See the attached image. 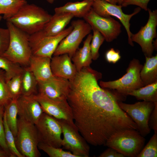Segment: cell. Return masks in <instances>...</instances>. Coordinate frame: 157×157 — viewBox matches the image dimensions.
Listing matches in <instances>:
<instances>
[{
  "instance_id": "25",
  "label": "cell",
  "mask_w": 157,
  "mask_h": 157,
  "mask_svg": "<svg viewBox=\"0 0 157 157\" xmlns=\"http://www.w3.org/2000/svg\"><path fill=\"white\" fill-rule=\"evenodd\" d=\"M128 95L134 96L138 100L157 103V81L133 90Z\"/></svg>"
},
{
  "instance_id": "3",
  "label": "cell",
  "mask_w": 157,
  "mask_h": 157,
  "mask_svg": "<svg viewBox=\"0 0 157 157\" xmlns=\"http://www.w3.org/2000/svg\"><path fill=\"white\" fill-rule=\"evenodd\" d=\"M10 35L9 43L2 56L24 67L29 66L32 55L29 42V35L6 21Z\"/></svg>"
},
{
  "instance_id": "11",
  "label": "cell",
  "mask_w": 157,
  "mask_h": 157,
  "mask_svg": "<svg viewBox=\"0 0 157 157\" xmlns=\"http://www.w3.org/2000/svg\"><path fill=\"white\" fill-rule=\"evenodd\" d=\"M62 127L63 139L62 146L77 157L89 156L90 147L84 138L81 136L77 129L67 122L58 120Z\"/></svg>"
},
{
  "instance_id": "26",
  "label": "cell",
  "mask_w": 157,
  "mask_h": 157,
  "mask_svg": "<svg viewBox=\"0 0 157 157\" xmlns=\"http://www.w3.org/2000/svg\"><path fill=\"white\" fill-rule=\"evenodd\" d=\"M4 113L7 124L15 137L17 130V100H12L4 106Z\"/></svg>"
},
{
  "instance_id": "37",
  "label": "cell",
  "mask_w": 157,
  "mask_h": 157,
  "mask_svg": "<svg viewBox=\"0 0 157 157\" xmlns=\"http://www.w3.org/2000/svg\"><path fill=\"white\" fill-rule=\"evenodd\" d=\"M150 0H123L121 6L122 7H126L129 5H135L145 11H147V5Z\"/></svg>"
},
{
  "instance_id": "40",
  "label": "cell",
  "mask_w": 157,
  "mask_h": 157,
  "mask_svg": "<svg viewBox=\"0 0 157 157\" xmlns=\"http://www.w3.org/2000/svg\"><path fill=\"white\" fill-rule=\"evenodd\" d=\"M99 157H124L125 156L114 149L108 147L102 153Z\"/></svg>"
},
{
  "instance_id": "34",
  "label": "cell",
  "mask_w": 157,
  "mask_h": 157,
  "mask_svg": "<svg viewBox=\"0 0 157 157\" xmlns=\"http://www.w3.org/2000/svg\"><path fill=\"white\" fill-rule=\"evenodd\" d=\"M12 100L8 89L5 72L0 69V107L4 106Z\"/></svg>"
},
{
  "instance_id": "28",
  "label": "cell",
  "mask_w": 157,
  "mask_h": 157,
  "mask_svg": "<svg viewBox=\"0 0 157 157\" xmlns=\"http://www.w3.org/2000/svg\"><path fill=\"white\" fill-rule=\"evenodd\" d=\"M23 67L6 57L0 56V69L5 72L6 81L14 76L21 73Z\"/></svg>"
},
{
  "instance_id": "1",
  "label": "cell",
  "mask_w": 157,
  "mask_h": 157,
  "mask_svg": "<svg viewBox=\"0 0 157 157\" xmlns=\"http://www.w3.org/2000/svg\"><path fill=\"white\" fill-rule=\"evenodd\" d=\"M101 76L90 67L83 68L69 80L67 98L79 132L94 146L104 145L119 131L137 129L135 123L119 106L116 96L99 85Z\"/></svg>"
},
{
  "instance_id": "4",
  "label": "cell",
  "mask_w": 157,
  "mask_h": 157,
  "mask_svg": "<svg viewBox=\"0 0 157 157\" xmlns=\"http://www.w3.org/2000/svg\"><path fill=\"white\" fill-rule=\"evenodd\" d=\"M145 140L137 130L127 129L113 134L104 145L114 149L125 157H137L144 147Z\"/></svg>"
},
{
  "instance_id": "38",
  "label": "cell",
  "mask_w": 157,
  "mask_h": 157,
  "mask_svg": "<svg viewBox=\"0 0 157 157\" xmlns=\"http://www.w3.org/2000/svg\"><path fill=\"white\" fill-rule=\"evenodd\" d=\"M121 58L119 51L115 50L113 48L108 50L105 54L106 59L109 63H115L120 59Z\"/></svg>"
},
{
  "instance_id": "17",
  "label": "cell",
  "mask_w": 157,
  "mask_h": 157,
  "mask_svg": "<svg viewBox=\"0 0 157 157\" xmlns=\"http://www.w3.org/2000/svg\"><path fill=\"white\" fill-rule=\"evenodd\" d=\"M17 103L19 117L35 124L44 112L33 95H21L17 100Z\"/></svg>"
},
{
  "instance_id": "20",
  "label": "cell",
  "mask_w": 157,
  "mask_h": 157,
  "mask_svg": "<svg viewBox=\"0 0 157 157\" xmlns=\"http://www.w3.org/2000/svg\"><path fill=\"white\" fill-rule=\"evenodd\" d=\"M74 17L68 13H55L42 30L47 35H57L64 30L65 27Z\"/></svg>"
},
{
  "instance_id": "39",
  "label": "cell",
  "mask_w": 157,
  "mask_h": 157,
  "mask_svg": "<svg viewBox=\"0 0 157 157\" xmlns=\"http://www.w3.org/2000/svg\"><path fill=\"white\" fill-rule=\"evenodd\" d=\"M149 125L150 129L157 133V103L155 104L154 108L150 115Z\"/></svg>"
},
{
  "instance_id": "14",
  "label": "cell",
  "mask_w": 157,
  "mask_h": 157,
  "mask_svg": "<svg viewBox=\"0 0 157 157\" xmlns=\"http://www.w3.org/2000/svg\"><path fill=\"white\" fill-rule=\"evenodd\" d=\"M33 96L40 104L44 113L58 120L65 121L77 129L74 122L72 109L67 100H53L39 93Z\"/></svg>"
},
{
  "instance_id": "41",
  "label": "cell",
  "mask_w": 157,
  "mask_h": 157,
  "mask_svg": "<svg viewBox=\"0 0 157 157\" xmlns=\"http://www.w3.org/2000/svg\"><path fill=\"white\" fill-rule=\"evenodd\" d=\"M10 157L9 154L0 145V157Z\"/></svg>"
},
{
  "instance_id": "35",
  "label": "cell",
  "mask_w": 157,
  "mask_h": 157,
  "mask_svg": "<svg viewBox=\"0 0 157 157\" xmlns=\"http://www.w3.org/2000/svg\"><path fill=\"white\" fill-rule=\"evenodd\" d=\"M10 38L8 29L0 28V56H2L8 49Z\"/></svg>"
},
{
  "instance_id": "27",
  "label": "cell",
  "mask_w": 157,
  "mask_h": 157,
  "mask_svg": "<svg viewBox=\"0 0 157 157\" xmlns=\"http://www.w3.org/2000/svg\"><path fill=\"white\" fill-rule=\"evenodd\" d=\"M27 3L25 0H0V15H3V18L6 21Z\"/></svg>"
},
{
  "instance_id": "24",
  "label": "cell",
  "mask_w": 157,
  "mask_h": 157,
  "mask_svg": "<svg viewBox=\"0 0 157 157\" xmlns=\"http://www.w3.org/2000/svg\"><path fill=\"white\" fill-rule=\"evenodd\" d=\"M21 84L22 95L32 96L38 93V81L29 66L23 67Z\"/></svg>"
},
{
  "instance_id": "36",
  "label": "cell",
  "mask_w": 157,
  "mask_h": 157,
  "mask_svg": "<svg viewBox=\"0 0 157 157\" xmlns=\"http://www.w3.org/2000/svg\"><path fill=\"white\" fill-rule=\"evenodd\" d=\"M4 112V106L0 107V145L9 154L11 157L5 141L3 118Z\"/></svg>"
},
{
  "instance_id": "23",
  "label": "cell",
  "mask_w": 157,
  "mask_h": 157,
  "mask_svg": "<svg viewBox=\"0 0 157 157\" xmlns=\"http://www.w3.org/2000/svg\"><path fill=\"white\" fill-rule=\"evenodd\" d=\"M144 86L157 81V55L145 56V62L140 72Z\"/></svg>"
},
{
  "instance_id": "33",
  "label": "cell",
  "mask_w": 157,
  "mask_h": 157,
  "mask_svg": "<svg viewBox=\"0 0 157 157\" xmlns=\"http://www.w3.org/2000/svg\"><path fill=\"white\" fill-rule=\"evenodd\" d=\"M157 156V133L154 132L137 157H156Z\"/></svg>"
},
{
  "instance_id": "13",
  "label": "cell",
  "mask_w": 157,
  "mask_h": 157,
  "mask_svg": "<svg viewBox=\"0 0 157 157\" xmlns=\"http://www.w3.org/2000/svg\"><path fill=\"white\" fill-rule=\"evenodd\" d=\"M147 11L149 17L147 23L138 33L132 34L131 40L133 42H135L140 46L145 56L150 57L154 50L153 39L157 37V10L152 11L148 8Z\"/></svg>"
},
{
  "instance_id": "9",
  "label": "cell",
  "mask_w": 157,
  "mask_h": 157,
  "mask_svg": "<svg viewBox=\"0 0 157 157\" xmlns=\"http://www.w3.org/2000/svg\"><path fill=\"white\" fill-rule=\"evenodd\" d=\"M118 103L120 108L135 123L137 130L142 136L144 137L150 133L151 129L149 125V121L156 103L144 101L133 104H127L118 101Z\"/></svg>"
},
{
  "instance_id": "30",
  "label": "cell",
  "mask_w": 157,
  "mask_h": 157,
  "mask_svg": "<svg viewBox=\"0 0 157 157\" xmlns=\"http://www.w3.org/2000/svg\"><path fill=\"white\" fill-rule=\"evenodd\" d=\"M21 75L22 73L6 81L8 89L12 100H17L22 95Z\"/></svg>"
},
{
  "instance_id": "43",
  "label": "cell",
  "mask_w": 157,
  "mask_h": 157,
  "mask_svg": "<svg viewBox=\"0 0 157 157\" xmlns=\"http://www.w3.org/2000/svg\"><path fill=\"white\" fill-rule=\"evenodd\" d=\"M115 1L117 2V3H118L119 5H121L122 3L123 0H115Z\"/></svg>"
},
{
  "instance_id": "18",
  "label": "cell",
  "mask_w": 157,
  "mask_h": 157,
  "mask_svg": "<svg viewBox=\"0 0 157 157\" xmlns=\"http://www.w3.org/2000/svg\"><path fill=\"white\" fill-rule=\"evenodd\" d=\"M50 65L54 76L69 80L73 79L77 72L71 58L67 54L52 57Z\"/></svg>"
},
{
  "instance_id": "6",
  "label": "cell",
  "mask_w": 157,
  "mask_h": 157,
  "mask_svg": "<svg viewBox=\"0 0 157 157\" xmlns=\"http://www.w3.org/2000/svg\"><path fill=\"white\" fill-rule=\"evenodd\" d=\"M15 139L17 150L24 157L41 156L38 148L40 141L35 124L19 117Z\"/></svg>"
},
{
  "instance_id": "16",
  "label": "cell",
  "mask_w": 157,
  "mask_h": 157,
  "mask_svg": "<svg viewBox=\"0 0 157 157\" xmlns=\"http://www.w3.org/2000/svg\"><path fill=\"white\" fill-rule=\"evenodd\" d=\"M70 87L69 80L54 76L46 81H38V93L53 100H67Z\"/></svg>"
},
{
  "instance_id": "21",
  "label": "cell",
  "mask_w": 157,
  "mask_h": 157,
  "mask_svg": "<svg viewBox=\"0 0 157 157\" xmlns=\"http://www.w3.org/2000/svg\"><path fill=\"white\" fill-rule=\"evenodd\" d=\"M92 35L89 34L83 42V47L78 49L71 58L77 72L83 68L89 67L92 62V58L90 47Z\"/></svg>"
},
{
  "instance_id": "45",
  "label": "cell",
  "mask_w": 157,
  "mask_h": 157,
  "mask_svg": "<svg viewBox=\"0 0 157 157\" xmlns=\"http://www.w3.org/2000/svg\"><path fill=\"white\" fill-rule=\"evenodd\" d=\"M2 17L0 15V21L1 20Z\"/></svg>"
},
{
  "instance_id": "44",
  "label": "cell",
  "mask_w": 157,
  "mask_h": 157,
  "mask_svg": "<svg viewBox=\"0 0 157 157\" xmlns=\"http://www.w3.org/2000/svg\"><path fill=\"white\" fill-rule=\"evenodd\" d=\"M49 3L52 4L56 0H46Z\"/></svg>"
},
{
  "instance_id": "2",
  "label": "cell",
  "mask_w": 157,
  "mask_h": 157,
  "mask_svg": "<svg viewBox=\"0 0 157 157\" xmlns=\"http://www.w3.org/2000/svg\"><path fill=\"white\" fill-rule=\"evenodd\" d=\"M51 16L43 8L27 3L6 21L30 35L42 30Z\"/></svg>"
},
{
  "instance_id": "22",
  "label": "cell",
  "mask_w": 157,
  "mask_h": 157,
  "mask_svg": "<svg viewBox=\"0 0 157 157\" xmlns=\"http://www.w3.org/2000/svg\"><path fill=\"white\" fill-rule=\"evenodd\" d=\"M93 1L83 0L81 1L68 2L64 5L56 8L55 13H68L74 17L83 18L92 8Z\"/></svg>"
},
{
  "instance_id": "7",
  "label": "cell",
  "mask_w": 157,
  "mask_h": 157,
  "mask_svg": "<svg viewBox=\"0 0 157 157\" xmlns=\"http://www.w3.org/2000/svg\"><path fill=\"white\" fill-rule=\"evenodd\" d=\"M73 28L71 25L55 35H47L42 30L30 35L29 42L32 55L51 58L60 42Z\"/></svg>"
},
{
  "instance_id": "15",
  "label": "cell",
  "mask_w": 157,
  "mask_h": 157,
  "mask_svg": "<svg viewBox=\"0 0 157 157\" xmlns=\"http://www.w3.org/2000/svg\"><path fill=\"white\" fill-rule=\"evenodd\" d=\"M91 26L97 30L107 42L116 39L122 32V25L111 16L103 17L97 14L92 8L83 18Z\"/></svg>"
},
{
  "instance_id": "31",
  "label": "cell",
  "mask_w": 157,
  "mask_h": 157,
  "mask_svg": "<svg viewBox=\"0 0 157 157\" xmlns=\"http://www.w3.org/2000/svg\"><path fill=\"white\" fill-rule=\"evenodd\" d=\"M93 31L90 47L92 60H96L99 58V50L101 45L105 40V38L97 30L92 27Z\"/></svg>"
},
{
  "instance_id": "8",
  "label": "cell",
  "mask_w": 157,
  "mask_h": 157,
  "mask_svg": "<svg viewBox=\"0 0 157 157\" xmlns=\"http://www.w3.org/2000/svg\"><path fill=\"white\" fill-rule=\"evenodd\" d=\"M71 31L60 42L53 55L67 54L71 58L78 49L83 39L90 33L91 26L84 20L78 19L72 21Z\"/></svg>"
},
{
  "instance_id": "32",
  "label": "cell",
  "mask_w": 157,
  "mask_h": 157,
  "mask_svg": "<svg viewBox=\"0 0 157 157\" xmlns=\"http://www.w3.org/2000/svg\"><path fill=\"white\" fill-rule=\"evenodd\" d=\"M38 148L50 157H77L70 151H65L60 148L53 147L41 142L38 144Z\"/></svg>"
},
{
  "instance_id": "42",
  "label": "cell",
  "mask_w": 157,
  "mask_h": 157,
  "mask_svg": "<svg viewBox=\"0 0 157 157\" xmlns=\"http://www.w3.org/2000/svg\"><path fill=\"white\" fill-rule=\"evenodd\" d=\"M92 1H94V0H90ZM106 1H108V2L110 3H111L114 4H116L117 2H116L115 0H105Z\"/></svg>"
},
{
  "instance_id": "29",
  "label": "cell",
  "mask_w": 157,
  "mask_h": 157,
  "mask_svg": "<svg viewBox=\"0 0 157 157\" xmlns=\"http://www.w3.org/2000/svg\"><path fill=\"white\" fill-rule=\"evenodd\" d=\"M3 122L5 141L11 157H24L16 147L15 136L7 124L4 112Z\"/></svg>"
},
{
  "instance_id": "19",
  "label": "cell",
  "mask_w": 157,
  "mask_h": 157,
  "mask_svg": "<svg viewBox=\"0 0 157 157\" xmlns=\"http://www.w3.org/2000/svg\"><path fill=\"white\" fill-rule=\"evenodd\" d=\"M51 59L32 55L29 67L38 81H46L54 76L51 67Z\"/></svg>"
},
{
  "instance_id": "10",
  "label": "cell",
  "mask_w": 157,
  "mask_h": 157,
  "mask_svg": "<svg viewBox=\"0 0 157 157\" xmlns=\"http://www.w3.org/2000/svg\"><path fill=\"white\" fill-rule=\"evenodd\" d=\"M35 125L40 142L56 147L62 146V127L58 119L44 112Z\"/></svg>"
},
{
  "instance_id": "12",
  "label": "cell",
  "mask_w": 157,
  "mask_h": 157,
  "mask_svg": "<svg viewBox=\"0 0 157 157\" xmlns=\"http://www.w3.org/2000/svg\"><path fill=\"white\" fill-rule=\"evenodd\" d=\"M122 7L120 5L113 4L105 0H94L92 6L94 11L100 16L106 17L112 16L117 18L126 31L129 44L133 46L134 44L131 40L132 33L130 30L131 24L130 21L132 17L140 11L141 8L139 7L137 8L132 13L126 14L123 12Z\"/></svg>"
},
{
  "instance_id": "5",
  "label": "cell",
  "mask_w": 157,
  "mask_h": 157,
  "mask_svg": "<svg viewBox=\"0 0 157 157\" xmlns=\"http://www.w3.org/2000/svg\"><path fill=\"white\" fill-rule=\"evenodd\" d=\"M143 66L140 61L134 58L130 62L126 73L122 77L113 81L99 82L100 87L115 91L118 94L126 96L131 91L144 86L140 77Z\"/></svg>"
}]
</instances>
